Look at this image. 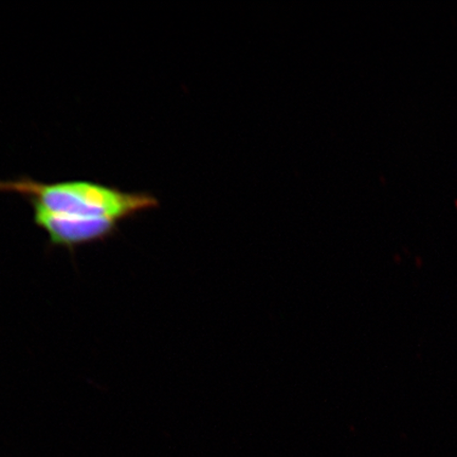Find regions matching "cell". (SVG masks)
I'll use <instances>...</instances> for the list:
<instances>
[{
	"label": "cell",
	"instance_id": "obj_1",
	"mask_svg": "<svg viewBox=\"0 0 457 457\" xmlns=\"http://www.w3.org/2000/svg\"><path fill=\"white\" fill-rule=\"evenodd\" d=\"M0 192L17 194L24 197L31 207L37 205L51 213L112 219L119 222L133 219L159 205V200L150 193L125 192L88 180L46 184L30 177H21L0 180Z\"/></svg>",
	"mask_w": 457,
	"mask_h": 457
},
{
	"label": "cell",
	"instance_id": "obj_2",
	"mask_svg": "<svg viewBox=\"0 0 457 457\" xmlns=\"http://www.w3.org/2000/svg\"><path fill=\"white\" fill-rule=\"evenodd\" d=\"M33 220L55 247L74 249L101 242L117 231L120 222L112 219H87L48 212L32 205Z\"/></svg>",
	"mask_w": 457,
	"mask_h": 457
}]
</instances>
